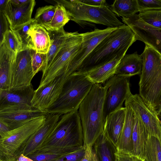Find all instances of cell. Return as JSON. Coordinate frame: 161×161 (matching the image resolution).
I'll return each instance as SVG.
<instances>
[{
	"label": "cell",
	"instance_id": "cell-1",
	"mask_svg": "<svg viewBox=\"0 0 161 161\" xmlns=\"http://www.w3.org/2000/svg\"><path fill=\"white\" fill-rule=\"evenodd\" d=\"M107 90L102 84H94L79 106L78 112L85 149L88 146L92 147L103 132L104 103Z\"/></svg>",
	"mask_w": 161,
	"mask_h": 161
},
{
	"label": "cell",
	"instance_id": "cell-2",
	"mask_svg": "<svg viewBox=\"0 0 161 161\" xmlns=\"http://www.w3.org/2000/svg\"><path fill=\"white\" fill-rule=\"evenodd\" d=\"M136 41L135 33L128 26L124 24L101 41L75 72L84 73L110 61L122 50L128 49Z\"/></svg>",
	"mask_w": 161,
	"mask_h": 161
},
{
	"label": "cell",
	"instance_id": "cell-3",
	"mask_svg": "<svg viewBox=\"0 0 161 161\" xmlns=\"http://www.w3.org/2000/svg\"><path fill=\"white\" fill-rule=\"evenodd\" d=\"M139 83V95L150 108L157 111L161 105V56L145 44Z\"/></svg>",
	"mask_w": 161,
	"mask_h": 161
},
{
	"label": "cell",
	"instance_id": "cell-4",
	"mask_svg": "<svg viewBox=\"0 0 161 161\" xmlns=\"http://www.w3.org/2000/svg\"><path fill=\"white\" fill-rule=\"evenodd\" d=\"M84 146V137L78 110L63 114L49 136L37 151L64 150L69 152Z\"/></svg>",
	"mask_w": 161,
	"mask_h": 161
},
{
	"label": "cell",
	"instance_id": "cell-5",
	"mask_svg": "<svg viewBox=\"0 0 161 161\" xmlns=\"http://www.w3.org/2000/svg\"><path fill=\"white\" fill-rule=\"evenodd\" d=\"M94 84L85 73H72L64 83L58 98L47 113L62 115L78 110Z\"/></svg>",
	"mask_w": 161,
	"mask_h": 161
},
{
	"label": "cell",
	"instance_id": "cell-6",
	"mask_svg": "<svg viewBox=\"0 0 161 161\" xmlns=\"http://www.w3.org/2000/svg\"><path fill=\"white\" fill-rule=\"evenodd\" d=\"M54 1L64 7L70 20L79 24L94 23L108 28L118 27L124 24L108 6H91L79 0Z\"/></svg>",
	"mask_w": 161,
	"mask_h": 161
},
{
	"label": "cell",
	"instance_id": "cell-7",
	"mask_svg": "<svg viewBox=\"0 0 161 161\" xmlns=\"http://www.w3.org/2000/svg\"><path fill=\"white\" fill-rule=\"evenodd\" d=\"M47 115L36 117L0 136V160L16 161L30 138L44 123Z\"/></svg>",
	"mask_w": 161,
	"mask_h": 161
},
{
	"label": "cell",
	"instance_id": "cell-8",
	"mask_svg": "<svg viewBox=\"0 0 161 161\" xmlns=\"http://www.w3.org/2000/svg\"><path fill=\"white\" fill-rule=\"evenodd\" d=\"M83 41L82 33L71 32L66 42L42 75L38 87L43 86L57 76L64 73L75 72L71 66L72 61L80 49Z\"/></svg>",
	"mask_w": 161,
	"mask_h": 161
},
{
	"label": "cell",
	"instance_id": "cell-9",
	"mask_svg": "<svg viewBox=\"0 0 161 161\" xmlns=\"http://www.w3.org/2000/svg\"><path fill=\"white\" fill-rule=\"evenodd\" d=\"M130 78L114 75L103 83L107 89L104 103V122L110 113L122 107L124 102L132 94Z\"/></svg>",
	"mask_w": 161,
	"mask_h": 161
},
{
	"label": "cell",
	"instance_id": "cell-10",
	"mask_svg": "<svg viewBox=\"0 0 161 161\" xmlns=\"http://www.w3.org/2000/svg\"><path fill=\"white\" fill-rule=\"evenodd\" d=\"M31 49L20 51L16 54L10 70L8 91L25 88L30 85L34 76L32 67Z\"/></svg>",
	"mask_w": 161,
	"mask_h": 161
},
{
	"label": "cell",
	"instance_id": "cell-11",
	"mask_svg": "<svg viewBox=\"0 0 161 161\" xmlns=\"http://www.w3.org/2000/svg\"><path fill=\"white\" fill-rule=\"evenodd\" d=\"M71 74L64 73L57 76L46 85L35 90L31 106L46 113L47 110L57 100L66 81Z\"/></svg>",
	"mask_w": 161,
	"mask_h": 161
},
{
	"label": "cell",
	"instance_id": "cell-12",
	"mask_svg": "<svg viewBox=\"0 0 161 161\" xmlns=\"http://www.w3.org/2000/svg\"><path fill=\"white\" fill-rule=\"evenodd\" d=\"M123 23L135 33L136 40L143 42L161 56V29L150 25L143 20L139 14L122 18Z\"/></svg>",
	"mask_w": 161,
	"mask_h": 161
},
{
	"label": "cell",
	"instance_id": "cell-13",
	"mask_svg": "<svg viewBox=\"0 0 161 161\" xmlns=\"http://www.w3.org/2000/svg\"><path fill=\"white\" fill-rule=\"evenodd\" d=\"M34 92L31 84L15 90H0V111L35 108L31 106Z\"/></svg>",
	"mask_w": 161,
	"mask_h": 161
},
{
	"label": "cell",
	"instance_id": "cell-14",
	"mask_svg": "<svg viewBox=\"0 0 161 161\" xmlns=\"http://www.w3.org/2000/svg\"><path fill=\"white\" fill-rule=\"evenodd\" d=\"M125 102L139 114L149 135L161 137V121L158 116L147 106L139 94H131Z\"/></svg>",
	"mask_w": 161,
	"mask_h": 161
},
{
	"label": "cell",
	"instance_id": "cell-15",
	"mask_svg": "<svg viewBox=\"0 0 161 161\" xmlns=\"http://www.w3.org/2000/svg\"><path fill=\"white\" fill-rule=\"evenodd\" d=\"M36 4L34 0H8L2 12L7 19L10 28L31 20Z\"/></svg>",
	"mask_w": 161,
	"mask_h": 161
},
{
	"label": "cell",
	"instance_id": "cell-16",
	"mask_svg": "<svg viewBox=\"0 0 161 161\" xmlns=\"http://www.w3.org/2000/svg\"><path fill=\"white\" fill-rule=\"evenodd\" d=\"M117 28L107 27L103 30L96 29L93 31L82 33L81 47L71 63V67L75 72L98 43Z\"/></svg>",
	"mask_w": 161,
	"mask_h": 161
},
{
	"label": "cell",
	"instance_id": "cell-17",
	"mask_svg": "<svg viewBox=\"0 0 161 161\" xmlns=\"http://www.w3.org/2000/svg\"><path fill=\"white\" fill-rule=\"evenodd\" d=\"M61 114H48L44 123L32 135L22 153L25 156L38 150L53 131Z\"/></svg>",
	"mask_w": 161,
	"mask_h": 161
},
{
	"label": "cell",
	"instance_id": "cell-18",
	"mask_svg": "<svg viewBox=\"0 0 161 161\" xmlns=\"http://www.w3.org/2000/svg\"><path fill=\"white\" fill-rule=\"evenodd\" d=\"M47 114L36 108L0 111V121L12 130L24 125L36 117Z\"/></svg>",
	"mask_w": 161,
	"mask_h": 161
},
{
	"label": "cell",
	"instance_id": "cell-19",
	"mask_svg": "<svg viewBox=\"0 0 161 161\" xmlns=\"http://www.w3.org/2000/svg\"><path fill=\"white\" fill-rule=\"evenodd\" d=\"M128 49L122 50L110 61L94 67L84 73L94 84L103 83L115 75L119 63Z\"/></svg>",
	"mask_w": 161,
	"mask_h": 161
},
{
	"label": "cell",
	"instance_id": "cell-20",
	"mask_svg": "<svg viewBox=\"0 0 161 161\" xmlns=\"http://www.w3.org/2000/svg\"><path fill=\"white\" fill-rule=\"evenodd\" d=\"M125 115L126 108L122 107L110 113L105 120L103 132L116 147L124 126Z\"/></svg>",
	"mask_w": 161,
	"mask_h": 161
},
{
	"label": "cell",
	"instance_id": "cell-21",
	"mask_svg": "<svg viewBox=\"0 0 161 161\" xmlns=\"http://www.w3.org/2000/svg\"><path fill=\"white\" fill-rule=\"evenodd\" d=\"M133 111L134 118L132 134V154L143 160L145 145L149 135L139 114Z\"/></svg>",
	"mask_w": 161,
	"mask_h": 161
},
{
	"label": "cell",
	"instance_id": "cell-22",
	"mask_svg": "<svg viewBox=\"0 0 161 161\" xmlns=\"http://www.w3.org/2000/svg\"><path fill=\"white\" fill-rule=\"evenodd\" d=\"M125 106L126 108L125 122L116 147L118 152L132 153L133 147L132 134L134 113L130 106L125 102Z\"/></svg>",
	"mask_w": 161,
	"mask_h": 161
},
{
	"label": "cell",
	"instance_id": "cell-23",
	"mask_svg": "<svg viewBox=\"0 0 161 161\" xmlns=\"http://www.w3.org/2000/svg\"><path fill=\"white\" fill-rule=\"evenodd\" d=\"M16 54L4 42L0 44V90L9 89L10 72Z\"/></svg>",
	"mask_w": 161,
	"mask_h": 161
},
{
	"label": "cell",
	"instance_id": "cell-24",
	"mask_svg": "<svg viewBox=\"0 0 161 161\" xmlns=\"http://www.w3.org/2000/svg\"><path fill=\"white\" fill-rule=\"evenodd\" d=\"M143 59L137 52L125 54L119 63L115 75L120 76L130 77L141 75L142 70Z\"/></svg>",
	"mask_w": 161,
	"mask_h": 161
},
{
	"label": "cell",
	"instance_id": "cell-25",
	"mask_svg": "<svg viewBox=\"0 0 161 161\" xmlns=\"http://www.w3.org/2000/svg\"><path fill=\"white\" fill-rule=\"evenodd\" d=\"M96 161H115L116 147L103 132L92 146Z\"/></svg>",
	"mask_w": 161,
	"mask_h": 161
},
{
	"label": "cell",
	"instance_id": "cell-26",
	"mask_svg": "<svg viewBox=\"0 0 161 161\" xmlns=\"http://www.w3.org/2000/svg\"><path fill=\"white\" fill-rule=\"evenodd\" d=\"M29 34L36 51L47 54L51 44L49 32L42 26L36 23L31 28Z\"/></svg>",
	"mask_w": 161,
	"mask_h": 161
},
{
	"label": "cell",
	"instance_id": "cell-27",
	"mask_svg": "<svg viewBox=\"0 0 161 161\" xmlns=\"http://www.w3.org/2000/svg\"><path fill=\"white\" fill-rule=\"evenodd\" d=\"M48 32L51 44L49 50L46 54V60L42 72L47 68L51 64L57 53L65 43L70 33L65 31L64 27L57 31Z\"/></svg>",
	"mask_w": 161,
	"mask_h": 161
},
{
	"label": "cell",
	"instance_id": "cell-28",
	"mask_svg": "<svg viewBox=\"0 0 161 161\" xmlns=\"http://www.w3.org/2000/svg\"><path fill=\"white\" fill-rule=\"evenodd\" d=\"M36 23L34 19L32 18L25 23L10 28L19 42L21 50L27 49L35 50L29 31L31 28Z\"/></svg>",
	"mask_w": 161,
	"mask_h": 161
},
{
	"label": "cell",
	"instance_id": "cell-29",
	"mask_svg": "<svg viewBox=\"0 0 161 161\" xmlns=\"http://www.w3.org/2000/svg\"><path fill=\"white\" fill-rule=\"evenodd\" d=\"M110 8L115 14L122 18H128L139 12L137 0H115Z\"/></svg>",
	"mask_w": 161,
	"mask_h": 161
},
{
	"label": "cell",
	"instance_id": "cell-30",
	"mask_svg": "<svg viewBox=\"0 0 161 161\" xmlns=\"http://www.w3.org/2000/svg\"><path fill=\"white\" fill-rule=\"evenodd\" d=\"M56 6V11L51 21L43 26L48 32L60 30L70 20L65 8L62 5L57 3Z\"/></svg>",
	"mask_w": 161,
	"mask_h": 161
},
{
	"label": "cell",
	"instance_id": "cell-31",
	"mask_svg": "<svg viewBox=\"0 0 161 161\" xmlns=\"http://www.w3.org/2000/svg\"><path fill=\"white\" fill-rule=\"evenodd\" d=\"M146 161H161V137L149 135L145 147Z\"/></svg>",
	"mask_w": 161,
	"mask_h": 161
},
{
	"label": "cell",
	"instance_id": "cell-32",
	"mask_svg": "<svg viewBox=\"0 0 161 161\" xmlns=\"http://www.w3.org/2000/svg\"><path fill=\"white\" fill-rule=\"evenodd\" d=\"M56 8V5H46L39 7L36 10L34 19L37 24L43 26L51 21Z\"/></svg>",
	"mask_w": 161,
	"mask_h": 161
},
{
	"label": "cell",
	"instance_id": "cell-33",
	"mask_svg": "<svg viewBox=\"0 0 161 161\" xmlns=\"http://www.w3.org/2000/svg\"><path fill=\"white\" fill-rule=\"evenodd\" d=\"M138 14L148 24L161 29V9L144 11L140 12Z\"/></svg>",
	"mask_w": 161,
	"mask_h": 161
},
{
	"label": "cell",
	"instance_id": "cell-34",
	"mask_svg": "<svg viewBox=\"0 0 161 161\" xmlns=\"http://www.w3.org/2000/svg\"><path fill=\"white\" fill-rule=\"evenodd\" d=\"M31 64L34 75L42 71L46 60V54L37 52L35 49H31Z\"/></svg>",
	"mask_w": 161,
	"mask_h": 161
},
{
	"label": "cell",
	"instance_id": "cell-35",
	"mask_svg": "<svg viewBox=\"0 0 161 161\" xmlns=\"http://www.w3.org/2000/svg\"><path fill=\"white\" fill-rule=\"evenodd\" d=\"M3 42H4L10 50L16 53L21 50L19 42L10 29L5 33L1 43Z\"/></svg>",
	"mask_w": 161,
	"mask_h": 161
},
{
	"label": "cell",
	"instance_id": "cell-36",
	"mask_svg": "<svg viewBox=\"0 0 161 161\" xmlns=\"http://www.w3.org/2000/svg\"><path fill=\"white\" fill-rule=\"evenodd\" d=\"M140 12L152 9H161V0H137Z\"/></svg>",
	"mask_w": 161,
	"mask_h": 161
},
{
	"label": "cell",
	"instance_id": "cell-37",
	"mask_svg": "<svg viewBox=\"0 0 161 161\" xmlns=\"http://www.w3.org/2000/svg\"><path fill=\"white\" fill-rule=\"evenodd\" d=\"M84 146L73 152L63 155L59 159L53 161H80L85 153Z\"/></svg>",
	"mask_w": 161,
	"mask_h": 161
},
{
	"label": "cell",
	"instance_id": "cell-38",
	"mask_svg": "<svg viewBox=\"0 0 161 161\" xmlns=\"http://www.w3.org/2000/svg\"><path fill=\"white\" fill-rule=\"evenodd\" d=\"M115 161H142L139 157L131 153L120 152L117 151L115 154Z\"/></svg>",
	"mask_w": 161,
	"mask_h": 161
},
{
	"label": "cell",
	"instance_id": "cell-39",
	"mask_svg": "<svg viewBox=\"0 0 161 161\" xmlns=\"http://www.w3.org/2000/svg\"><path fill=\"white\" fill-rule=\"evenodd\" d=\"M0 43L3 40L4 36L6 32L10 29L9 23L2 12H0Z\"/></svg>",
	"mask_w": 161,
	"mask_h": 161
},
{
	"label": "cell",
	"instance_id": "cell-40",
	"mask_svg": "<svg viewBox=\"0 0 161 161\" xmlns=\"http://www.w3.org/2000/svg\"><path fill=\"white\" fill-rule=\"evenodd\" d=\"M80 161H96L92 146H88L86 148L84 156Z\"/></svg>",
	"mask_w": 161,
	"mask_h": 161
},
{
	"label": "cell",
	"instance_id": "cell-41",
	"mask_svg": "<svg viewBox=\"0 0 161 161\" xmlns=\"http://www.w3.org/2000/svg\"><path fill=\"white\" fill-rule=\"evenodd\" d=\"M79 1L84 4L92 6H108L105 0H79Z\"/></svg>",
	"mask_w": 161,
	"mask_h": 161
},
{
	"label": "cell",
	"instance_id": "cell-42",
	"mask_svg": "<svg viewBox=\"0 0 161 161\" xmlns=\"http://www.w3.org/2000/svg\"><path fill=\"white\" fill-rule=\"evenodd\" d=\"M0 136L11 130L3 122L0 121Z\"/></svg>",
	"mask_w": 161,
	"mask_h": 161
},
{
	"label": "cell",
	"instance_id": "cell-43",
	"mask_svg": "<svg viewBox=\"0 0 161 161\" xmlns=\"http://www.w3.org/2000/svg\"><path fill=\"white\" fill-rule=\"evenodd\" d=\"M16 161H34L27 156H25L23 153L18 157Z\"/></svg>",
	"mask_w": 161,
	"mask_h": 161
},
{
	"label": "cell",
	"instance_id": "cell-44",
	"mask_svg": "<svg viewBox=\"0 0 161 161\" xmlns=\"http://www.w3.org/2000/svg\"><path fill=\"white\" fill-rule=\"evenodd\" d=\"M8 0H0V12H2L5 8Z\"/></svg>",
	"mask_w": 161,
	"mask_h": 161
},
{
	"label": "cell",
	"instance_id": "cell-45",
	"mask_svg": "<svg viewBox=\"0 0 161 161\" xmlns=\"http://www.w3.org/2000/svg\"><path fill=\"white\" fill-rule=\"evenodd\" d=\"M157 113L159 115L161 113V105L158 109L157 111Z\"/></svg>",
	"mask_w": 161,
	"mask_h": 161
},
{
	"label": "cell",
	"instance_id": "cell-46",
	"mask_svg": "<svg viewBox=\"0 0 161 161\" xmlns=\"http://www.w3.org/2000/svg\"><path fill=\"white\" fill-rule=\"evenodd\" d=\"M142 161H146L145 159H144L143 160H142Z\"/></svg>",
	"mask_w": 161,
	"mask_h": 161
},
{
	"label": "cell",
	"instance_id": "cell-47",
	"mask_svg": "<svg viewBox=\"0 0 161 161\" xmlns=\"http://www.w3.org/2000/svg\"><path fill=\"white\" fill-rule=\"evenodd\" d=\"M0 161H3L0 160Z\"/></svg>",
	"mask_w": 161,
	"mask_h": 161
}]
</instances>
